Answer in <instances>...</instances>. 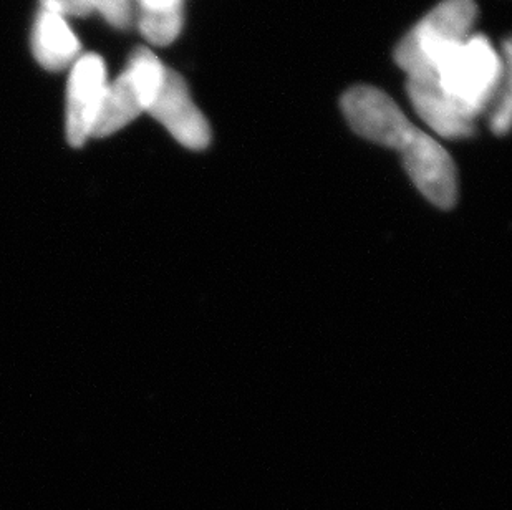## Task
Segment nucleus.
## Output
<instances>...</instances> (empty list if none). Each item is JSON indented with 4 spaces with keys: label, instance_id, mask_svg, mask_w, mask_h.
I'll use <instances>...</instances> for the list:
<instances>
[{
    "label": "nucleus",
    "instance_id": "nucleus-9",
    "mask_svg": "<svg viewBox=\"0 0 512 510\" xmlns=\"http://www.w3.org/2000/svg\"><path fill=\"white\" fill-rule=\"evenodd\" d=\"M145 113L140 98L136 95L135 87L126 72L121 73L115 82L108 83L102 105L98 110L97 121L93 126L92 138H107L118 133L131 121Z\"/></svg>",
    "mask_w": 512,
    "mask_h": 510
},
{
    "label": "nucleus",
    "instance_id": "nucleus-2",
    "mask_svg": "<svg viewBox=\"0 0 512 510\" xmlns=\"http://www.w3.org/2000/svg\"><path fill=\"white\" fill-rule=\"evenodd\" d=\"M476 19L474 0H443L398 44V67L406 77L435 75L441 60L471 37Z\"/></svg>",
    "mask_w": 512,
    "mask_h": 510
},
{
    "label": "nucleus",
    "instance_id": "nucleus-7",
    "mask_svg": "<svg viewBox=\"0 0 512 510\" xmlns=\"http://www.w3.org/2000/svg\"><path fill=\"white\" fill-rule=\"evenodd\" d=\"M406 90L416 113L436 135L448 140H459L473 135L476 118L445 95L436 82L435 75L408 77Z\"/></svg>",
    "mask_w": 512,
    "mask_h": 510
},
{
    "label": "nucleus",
    "instance_id": "nucleus-4",
    "mask_svg": "<svg viewBox=\"0 0 512 510\" xmlns=\"http://www.w3.org/2000/svg\"><path fill=\"white\" fill-rule=\"evenodd\" d=\"M107 87V67L103 58L97 53L78 57L67 82L65 135L68 145L80 148L92 138Z\"/></svg>",
    "mask_w": 512,
    "mask_h": 510
},
{
    "label": "nucleus",
    "instance_id": "nucleus-6",
    "mask_svg": "<svg viewBox=\"0 0 512 510\" xmlns=\"http://www.w3.org/2000/svg\"><path fill=\"white\" fill-rule=\"evenodd\" d=\"M160 121L184 148L201 151L211 143V128L191 98L188 85L178 72L166 68L160 92L146 110Z\"/></svg>",
    "mask_w": 512,
    "mask_h": 510
},
{
    "label": "nucleus",
    "instance_id": "nucleus-10",
    "mask_svg": "<svg viewBox=\"0 0 512 510\" xmlns=\"http://www.w3.org/2000/svg\"><path fill=\"white\" fill-rule=\"evenodd\" d=\"M126 75L130 77L136 95L140 98L143 110H148L156 95L160 92L163 80H165L166 67L160 62V58L146 47H138L131 53Z\"/></svg>",
    "mask_w": 512,
    "mask_h": 510
},
{
    "label": "nucleus",
    "instance_id": "nucleus-11",
    "mask_svg": "<svg viewBox=\"0 0 512 510\" xmlns=\"http://www.w3.org/2000/svg\"><path fill=\"white\" fill-rule=\"evenodd\" d=\"M140 30L151 45L165 47L173 44L184 24L183 5L165 10H141Z\"/></svg>",
    "mask_w": 512,
    "mask_h": 510
},
{
    "label": "nucleus",
    "instance_id": "nucleus-5",
    "mask_svg": "<svg viewBox=\"0 0 512 510\" xmlns=\"http://www.w3.org/2000/svg\"><path fill=\"white\" fill-rule=\"evenodd\" d=\"M400 154L406 173L431 204L445 211L455 206L458 198L455 161L433 136L418 130Z\"/></svg>",
    "mask_w": 512,
    "mask_h": 510
},
{
    "label": "nucleus",
    "instance_id": "nucleus-13",
    "mask_svg": "<svg viewBox=\"0 0 512 510\" xmlns=\"http://www.w3.org/2000/svg\"><path fill=\"white\" fill-rule=\"evenodd\" d=\"M93 10H98L103 19L116 29H128L133 22L131 0H92Z\"/></svg>",
    "mask_w": 512,
    "mask_h": 510
},
{
    "label": "nucleus",
    "instance_id": "nucleus-12",
    "mask_svg": "<svg viewBox=\"0 0 512 510\" xmlns=\"http://www.w3.org/2000/svg\"><path fill=\"white\" fill-rule=\"evenodd\" d=\"M493 113H491V130L496 135H506L511 126L512 93H511V68L504 75L501 87L494 97Z\"/></svg>",
    "mask_w": 512,
    "mask_h": 510
},
{
    "label": "nucleus",
    "instance_id": "nucleus-3",
    "mask_svg": "<svg viewBox=\"0 0 512 510\" xmlns=\"http://www.w3.org/2000/svg\"><path fill=\"white\" fill-rule=\"evenodd\" d=\"M343 113L352 130L365 140L392 148L398 153L410 145L418 133L393 98L378 88L355 87L342 98Z\"/></svg>",
    "mask_w": 512,
    "mask_h": 510
},
{
    "label": "nucleus",
    "instance_id": "nucleus-14",
    "mask_svg": "<svg viewBox=\"0 0 512 510\" xmlns=\"http://www.w3.org/2000/svg\"><path fill=\"white\" fill-rule=\"evenodd\" d=\"M42 9L50 10L55 14L72 15V17H85L93 12L92 0H40Z\"/></svg>",
    "mask_w": 512,
    "mask_h": 510
},
{
    "label": "nucleus",
    "instance_id": "nucleus-1",
    "mask_svg": "<svg viewBox=\"0 0 512 510\" xmlns=\"http://www.w3.org/2000/svg\"><path fill=\"white\" fill-rule=\"evenodd\" d=\"M509 68V40L501 55L484 35H471L441 60L435 78L445 95L478 120L493 103Z\"/></svg>",
    "mask_w": 512,
    "mask_h": 510
},
{
    "label": "nucleus",
    "instance_id": "nucleus-8",
    "mask_svg": "<svg viewBox=\"0 0 512 510\" xmlns=\"http://www.w3.org/2000/svg\"><path fill=\"white\" fill-rule=\"evenodd\" d=\"M80 49V40L63 15L40 10L32 30V52L40 67L62 72L77 62Z\"/></svg>",
    "mask_w": 512,
    "mask_h": 510
}]
</instances>
